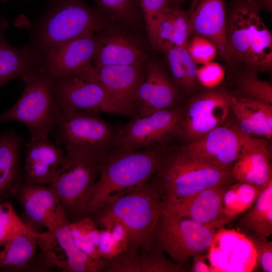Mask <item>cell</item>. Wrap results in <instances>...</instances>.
<instances>
[{
  "label": "cell",
  "mask_w": 272,
  "mask_h": 272,
  "mask_svg": "<svg viewBox=\"0 0 272 272\" xmlns=\"http://www.w3.org/2000/svg\"><path fill=\"white\" fill-rule=\"evenodd\" d=\"M165 151L160 147L138 150L115 149L100 161L99 174L80 218L91 216L112 199L147 182L158 171Z\"/></svg>",
  "instance_id": "6da1fadb"
},
{
  "label": "cell",
  "mask_w": 272,
  "mask_h": 272,
  "mask_svg": "<svg viewBox=\"0 0 272 272\" xmlns=\"http://www.w3.org/2000/svg\"><path fill=\"white\" fill-rule=\"evenodd\" d=\"M163 209L159 192L151 178L112 199L92 216L98 224L109 220L121 222L128 234L127 252L136 253L154 248V234Z\"/></svg>",
  "instance_id": "7a4b0ae2"
},
{
  "label": "cell",
  "mask_w": 272,
  "mask_h": 272,
  "mask_svg": "<svg viewBox=\"0 0 272 272\" xmlns=\"http://www.w3.org/2000/svg\"><path fill=\"white\" fill-rule=\"evenodd\" d=\"M111 23L85 0H51L46 11L29 26V45L41 55L79 36L98 32Z\"/></svg>",
  "instance_id": "3957f363"
},
{
  "label": "cell",
  "mask_w": 272,
  "mask_h": 272,
  "mask_svg": "<svg viewBox=\"0 0 272 272\" xmlns=\"http://www.w3.org/2000/svg\"><path fill=\"white\" fill-rule=\"evenodd\" d=\"M151 179L159 192L164 208L204 189L230 183L234 178L231 169L205 163L191 156L181 147L165 152Z\"/></svg>",
  "instance_id": "277c9868"
},
{
  "label": "cell",
  "mask_w": 272,
  "mask_h": 272,
  "mask_svg": "<svg viewBox=\"0 0 272 272\" xmlns=\"http://www.w3.org/2000/svg\"><path fill=\"white\" fill-rule=\"evenodd\" d=\"M23 92L15 104L0 114V123L14 121L28 128L30 138H46L60 114L53 88V79L42 73L22 78Z\"/></svg>",
  "instance_id": "5b68a950"
},
{
  "label": "cell",
  "mask_w": 272,
  "mask_h": 272,
  "mask_svg": "<svg viewBox=\"0 0 272 272\" xmlns=\"http://www.w3.org/2000/svg\"><path fill=\"white\" fill-rule=\"evenodd\" d=\"M100 113L60 112L52 130L65 152L88 155L101 160L115 149L117 128L104 121Z\"/></svg>",
  "instance_id": "8992f818"
},
{
  "label": "cell",
  "mask_w": 272,
  "mask_h": 272,
  "mask_svg": "<svg viewBox=\"0 0 272 272\" xmlns=\"http://www.w3.org/2000/svg\"><path fill=\"white\" fill-rule=\"evenodd\" d=\"M232 58L260 71L272 66V35L258 11L250 6L234 11L226 31Z\"/></svg>",
  "instance_id": "52a82bcc"
},
{
  "label": "cell",
  "mask_w": 272,
  "mask_h": 272,
  "mask_svg": "<svg viewBox=\"0 0 272 272\" xmlns=\"http://www.w3.org/2000/svg\"><path fill=\"white\" fill-rule=\"evenodd\" d=\"M216 229L190 218L163 211L154 234V246L183 266L189 258L209 249Z\"/></svg>",
  "instance_id": "ba28073f"
},
{
  "label": "cell",
  "mask_w": 272,
  "mask_h": 272,
  "mask_svg": "<svg viewBox=\"0 0 272 272\" xmlns=\"http://www.w3.org/2000/svg\"><path fill=\"white\" fill-rule=\"evenodd\" d=\"M225 122L182 148L191 156L205 163L231 169L242 155L266 141L245 134L236 122Z\"/></svg>",
  "instance_id": "9c48e42d"
},
{
  "label": "cell",
  "mask_w": 272,
  "mask_h": 272,
  "mask_svg": "<svg viewBox=\"0 0 272 272\" xmlns=\"http://www.w3.org/2000/svg\"><path fill=\"white\" fill-rule=\"evenodd\" d=\"M100 161L79 153L65 152L63 161L50 186L57 193L69 219L80 217L86 199L97 179Z\"/></svg>",
  "instance_id": "30bf717a"
},
{
  "label": "cell",
  "mask_w": 272,
  "mask_h": 272,
  "mask_svg": "<svg viewBox=\"0 0 272 272\" xmlns=\"http://www.w3.org/2000/svg\"><path fill=\"white\" fill-rule=\"evenodd\" d=\"M182 113L180 108H169L133 116L117 128L115 149L138 150L160 147L166 139L178 133Z\"/></svg>",
  "instance_id": "8fae6325"
},
{
  "label": "cell",
  "mask_w": 272,
  "mask_h": 272,
  "mask_svg": "<svg viewBox=\"0 0 272 272\" xmlns=\"http://www.w3.org/2000/svg\"><path fill=\"white\" fill-rule=\"evenodd\" d=\"M55 96L60 112L92 111L129 115L96 80L84 75L53 79Z\"/></svg>",
  "instance_id": "7c38bea8"
},
{
  "label": "cell",
  "mask_w": 272,
  "mask_h": 272,
  "mask_svg": "<svg viewBox=\"0 0 272 272\" xmlns=\"http://www.w3.org/2000/svg\"><path fill=\"white\" fill-rule=\"evenodd\" d=\"M137 32L116 22L97 32L96 50L91 64L96 66L145 64L148 56Z\"/></svg>",
  "instance_id": "4fadbf2b"
},
{
  "label": "cell",
  "mask_w": 272,
  "mask_h": 272,
  "mask_svg": "<svg viewBox=\"0 0 272 272\" xmlns=\"http://www.w3.org/2000/svg\"><path fill=\"white\" fill-rule=\"evenodd\" d=\"M230 98L215 90L198 94L183 110L177 134L190 142L223 124L231 110Z\"/></svg>",
  "instance_id": "5bb4252c"
},
{
  "label": "cell",
  "mask_w": 272,
  "mask_h": 272,
  "mask_svg": "<svg viewBox=\"0 0 272 272\" xmlns=\"http://www.w3.org/2000/svg\"><path fill=\"white\" fill-rule=\"evenodd\" d=\"M48 232L21 233L0 248V269L5 271H39L53 265Z\"/></svg>",
  "instance_id": "9a60e30c"
},
{
  "label": "cell",
  "mask_w": 272,
  "mask_h": 272,
  "mask_svg": "<svg viewBox=\"0 0 272 272\" xmlns=\"http://www.w3.org/2000/svg\"><path fill=\"white\" fill-rule=\"evenodd\" d=\"M96 33L79 36L42 53L40 73L53 79L79 75L92 62Z\"/></svg>",
  "instance_id": "2e32d148"
},
{
  "label": "cell",
  "mask_w": 272,
  "mask_h": 272,
  "mask_svg": "<svg viewBox=\"0 0 272 272\" xmlns=\"http://www.w3.org/2000/svg\"><path fill=\"white\" fill-rule=\"evenodd\" d=\"M144 64L96 66L92 64L79 75L97 81L110 97L130 116L137 114L135 94L144 74Z\"/></svg>",
  "instance_id": "e0dca14e"
},
{
  "label": "cell",
  "mask_w": 272,
  "mask_h": 272,
  "mask_svg": "<svg viewBox=\"0 0 272 272\" xmlns=\"http://www.w3.org/2000/svg\"><path fill=\"white\" fill-rule=\"evenodd\" d=\"M190 35L203 37L213 42L222 58L232 60L228 46L224 0H193L187 11Z\"/></svg>",
  "instance_id": "ac0fdd59"
},
{
  "label": "cell",
  "mask_w": 272,
  "mask_h": 272,
  "mask_svg": "<svg viewBox=\"0 0 272 272\" xmlns=\"http://www.w3.org/2000/svg\"><path fill=\"white\" fill-rule=\"evenodd\" d=\"M146 62L135 94V107L139 115L169 108L177 96L175 87L160 65L152 60Z\"/></svg>",
  "instance_id": "d6986e66"
},
{
  "label": "cell",
  "mask_w": 272,
  "mask_h": 272,
  "mask_svg": "<svg viewBox=\"0 0 272 272\" xmlns=\"http://www.w3.org/2000/svg\"><path fill=\"white\" fill-rule=\"evenodd\" d=\"M65 152L48 137L30 138L26 145L23 183L50 185L63 161Z\"/></svg>",
  "instance_id": "ffe728a7"
},
{
  "label": "cell",
  "mask_w": 272,
  "mask_h": 272,
  "mask_svg": "<svg viewBox=\"0 0 272 272\" xmlns=\"http://www.w3.org/2000/svg\"><path fill=\"white\" fill-rule=\"evenodd\" d=\"M230 184L204 189L187 198L165 206L163 211L217 229L226 223L223 219V198Z\"/></svg>",
  "instance_id": "44dd1931"
},
{
  "label": "cell",
  "mask_w": 272,
  "mask_h": 272,
  "mask_svg": "<svg viewBox=\"0 0 272 272\" xmlns=\"http://www.w3.org/2000/svg\"><path fill=\"white\" fill-rule=\"evenodd\" d=\"M64 209L60 213L56 224L50 233L52 235L51 247L58 248V253L53 254V265L67 272H100L106 268L105 261L95 260L75 244L69 227Z\"/></svg>",
  "instance_id": "7402d4cb"
},
{
  "label": "cell",
  "mask_w": 272,
  "mask_h": 272,
  "mask_svg": "<svg viewBox=\"0 0 272 272\" xmlns=\"http://www.w3.org/2000/svg\"><path fill=\"white\" fill-rule=\"evenodd\" d=\"M27 217L50 233L64 209L57 193L49 185L23 183L15 195Z\"/></svg>",
  "instance_id": "603a6c76"
},
{
  "label": "cell",
  "mask_w": 272,
  "mask_h": 272,
  "mask_svg": "<svg viewBox=\"0 0 272 272\" xmlns=\"http://www.w3.org/2000/svg\"><path fill=\"white\" fill-rule=\"evenodd\" d=\"M234 231L232 233V242L229 239L228 232L227 236L223 238L216 232L209 248L210 252L208 258L210 259L213 271H248L253 268L249 266V256L256 257L255 250L251 242L245 235L237 233L235 242L233 241Z\"/></svg>",
  "instance_id": "cb8c5ba5"
},
{
  "label": "cell",
  "mask_w": 272,
  "mask_h": 272,
  "mask_svg": "<svg viewBox=\"0 0 272 272\" xmlns=\"http://www.w3.org/2000/svg\"><path fill=\"white\" fill-rule=\"evenodd\" d=\"M7 21L0 15V88L10 81L40 72L41 56L27 45L17 48L7 41Z\"/></svg>",
  "instance_id": "d4e9b609"
},
{
  "label": "cell",
  "mask_w": 272,
  "mask_h": 272,
  "mask_svg": "<svg viewBox=\"0 0 272 272\" xmlns=\"http://www.w3.org/2000/svg\"><path fill=\"white\" fill-rule=\"evenodd\" d=\"M230 109L244 133L252 137L271 138L272 104L245 97L231 96Z\"/></svg>",
  "instance_id": "484cf974"
},
{
  "label": "cell",
  "mask_w": 272,
  "mask_h": 272,
  "mask_svg": "<svg viewBox=\"0 0 272 272\" xmlns=\"http://www.w3.org/2000/svg\"><path fill=\"white\" fill-rule=\"evenodd\" d=\"M23 141L13 130L0 133V203L15 196L23 183L20 160Z\"/></svg>",
  "instance_id": "4316f807"
},
{
  "label": "cell",
  "mask_w": 272,
  "mask_h": 272,
  "mask_svg": "<svg viewBox=\"0 0 272 272\" xmlns=\"http://www.w3.org/2000/svg\"><path fill=\"white\" fill-rule=\"evenodd\" d=\"M270 152L267 142L242 155L234 164L231 174L238 182L246 183L260 189L272 179Z\"/></svg>",
  "instance_id": "83f0119b"
},
{
  "label": "cell",
  "mask_w": 272,
  "mask_h": 272,
  "mask_svg": "<svg viewBox=\"0 0 272 272\" xmlns=\"http://www.w3.org/2000/svg\"><path fill=\"white\" fill-rule=\"evenodd\" d=\"M189 36L187 11L170 6L157 20L152 49L164 52L171 47H181Z\"/></svg>",
  "instance_id": "f1b7e54d"
},
{
  "label": "cell",
  "mask_w": 272,
  "mask_h": 272,
  "mask_svg": "<svg viewBox=\"0 0 272 272\" xmlns=\"http://www.w3.org/2000/svg\"><path fill=\"white\" fill-rule=\"evenodd\" d=\"M239 228L268 237L272 234V179L261 189L254 206L239 221Z\"/></svg>",
  "instance_id": "f546056e"
},
{
  "label": "cell",
  "mask_w": 272,
  "mask_h": 272,
  "mask_svg": "<svg viewBox=\"0 0 272 272\" xmlns=\"http://www.w3.org/2000/svg\"><path fill=\"white\" fill-rule=\"evenodd\" d=\"M97 10L112 22L126 26L136 31L143 26L137 0H95Z\"/></svg>",
  "instance_id": "4dcf8cb0"
},
{
  "label": "cell",
  "mask_w": 272,
  "mask_h": 272,
  "mask_svg": "<svg viewBox=\"0 0 272 272\" xmlns=\"http://www.w3.org/2000/svg\"><path fill=\"white\" fill-rule=\"evenodd\" d=\"M134 272H180L183 266L172 262L157 248L145 252H138L133 256Z\"/></svg>",
  "instance_id": "1f68e13d"
},
{
  "label": "cell",
  "mask_w": 272,
  "mask_h": 272,
  "mask_svg": "<svg viewBox=\"0 0 272 272\" xmlns=\"http://www.w3.org/2000/svg\"><path fill=\"white\" fill-rule=\"evenodd\" d=\"M37 232L22 221L12 202L7 200L0 203V248L17 234Z\"/></svg>",
  "instance_id": "d6a6232c"
},
{
  "label": "cell",
  "mask_w": 272,
  "mask_h": 272,
  "mask_svg": "<svg viewBox=\"0 0 272 272\" xmlns=\"http://www.w3.org/2000/svg\"><path fill=\"white\" fill-rule=\"evenodd\" d=\"M238 88L244 97L257 99L272 104V86L269 83L259 80L254 73L243 76Z\"/></svg>",
  "instance_id": "836d02e7"
},
{
  "label": "cell",
  "mask_w": 272,
  "mask_h": 272,
  "mask_svg": "<svg viewBox=\"0 0 272 272\" xmlns=\"http://www.w3.org/2000/svg\"><path fill=\"white\" fill-rule=\"evenodd\" d=\"M141 13L149 43L153 48L156 22L160 16L170 6L169 0H139Z\"/></svg>",
  "instance_id": "e575fe53"
},
{
  "label": "cell",
  "mask_w": 272,
  "mask_h": 272,
  "mask_svg": "<svg viewBox=\"0 0 272 272\" xmlns=\"http://www.w3.org/2000/svg\"><path fill=\"white\" fill-rule=\"evenodd\" d=\"M187 48L189 55L196 64H203L212 61L218 51L216 45L209 39L193 35L187 41Z\"/></svg>",
  "instance_id": "d590c367"
},
{
  "label": "cell",
  "mask_w": 272,
  "mask_h": 272,
  "mask_svg": "<svg viewBox=\"0 0 272 272\" xmlns=\"http://www.w3.org/2000/svg\"><path fill=\"white\" fill-rule=\"evenodd\" d=\"M255 250L256 258L264 272L272 271V242L267 237L254 232V234L244 232Z\"/></svg>",
  "instance_id": "8d00e7d4"
},
{
  "label": "cell",
  "mask_w": 272,
  "mask_h": 272,
  "mask_svg": "<svg viewBox=\"0 0 272 272\" xmlns=\"http://www.w3.org/2000/svg\"><path fill=\"white\" fill-rule=\"evenodd\" d=\"M225 74V70L220 63L212 61L197 69V81L205 87L214 88L221 83Z\"/></svg>",
  "instance_id": "74e56055"
},
{
  "label": "cell",
  "mask_w": 272,
  "mask_h": 272,
  "mask_svg": "<svg viewBox=\"0 0 272 272\" xmlns=\"http://www.w3.org/2000/svg\"><path fill=\"white\" fill-rule=\"evenodd\" d=\"M97 249L100 257L106 262L124 253L105 228L100 230Z\"/></svg>",
  "instance_id": "f35d334b"
},
{
  "label": "cell",
  "mask_w": 272,
  "mask_h": 272,
  "mask_svg": "<svg viewBox=\"0 0 272 272\" xmlns=\"http://www.w3.org/2000/svg\"><path fill=\"white\" fill-rule=\"evenodd\" d=\"M164 52L175 83L184 89L185 77L180 47H171Z\"/></svg>",
  "instance_id": "ab89813d"
},
{
  "label": "cell",
  "mask_w": 272,
  "mask_h": 272,
  "mask_svg": "<svg viewBox=\"0 0 272 272\" xmlns=\"http://www.w3.org/2000/svg\"><path fill=\"white\" fill-rule=\"evenodd\" d=\"M187 42L180 47L183 66L185 83L184 89L189 91L193 88L197 83L196 64L194 62L187 48Z\"/></svg>",
  "instance_id": "60d3db41"
},
{
  "label": "cell",
  "mask_w": 272,
  "mask_h": 272,
  "mask_svg": "<svg viewBox=\"0 0 272 272\" xmlns=\"http://www.w3.org/2000/svg\"><path fill=\"white\" fill-rule=\"evenodd\" d=\"M99 225L109 231L112 238L124 253L127 251L129 245L128 234L125 227L121 222L115 220H109L104 221Z\"/></svg>",
  "instance_id": "b9f144b4"
},
{
  "label": "cell",
  "mask_w": 272,
  "mask_h": 272,
  "mask_svg": "<svg viewBox=\"0 0 272 272\" xmlns=\"http://www.w3.org/2000/svg\"><path fill=\"white\" fill-rule=\"evenodd\" d=\"M193 261L190 271L191 272H212L213 271L211 266L208 265L206 260L208 256L199 254L193 256Z\"/></svg>",
  "instance_id": "7bdbcfd3"
},
{
  "label": "cell",
  "mask_w": 272,
  "mask_h": 272,
  "mask_svg": "<svg viewBox=\"0 0 272 272\" xmlns=\"http://www.w3.org/2000/svg\"><path fill=\"white\" fill-rule=\"evenodd\" d=\"M182 0H169L170 4L171 3H177L182 1Z\"/></svg>",
  "instance_id": "ee69618b"
}]
</instances>
